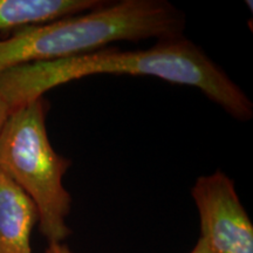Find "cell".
<instances>
[{
	"label": "cell",
	"instance_id": "8",
	"mask_svg": "<svg viewBox=\"0 0 253 253\" xmlns=\"http://www.w3.org/2000/svg\"><path fill=\"white\" fill-rule=\"evenodd\" d=\"M9 113H11V110H9L7 103L0 96V131H1L2 126H4L5 121L7 120Z\"/></svg>",
	"mask_w": 253,
	"mask_h": 253
},
{
	"label": "cell",
	"instance_id": "2",
	"mask_svg": "<svg viewBox=\"0 0 253 253\" xmlns=\"http://www.w3.org/2000/svg\"><path fill=\"white\" fill-rule=\"evenodd\" d=\"M185 15L166 0H122L84 13L20 28L0 40V74L34 62L81 55L118 41L183 37Z\"/></svg>",
	"mask_w": 253,
	"mask_h": 253
},
{
	"label": "cell",
	"instance_id": "5",
	"mask_svg": "<svg viewBox=\"0 0 253 253\" xmlns=\"http://www.w3.org/2000/svg\"><path fill=\"white\" fill-rule=\"evenodd\" d=\"M38 210L26 192L0 170V253H33Z\"/></svg>",
	"mask_w": 253,
	"mask_h": 253
},
{
	"label": "cell",
	"instance_id": "3",
	"mask_svg": "<svg viewBox=\"0 0 253 253\" xmlns=\"http://www.w3.org/2000/svg\"><path fill=\"white\" fill-rule=\"evenodd\" d=\"M45 118L42 97L9 113L0 131V170L36 204L39 230L48 243H62L71 235L66 218L72 197L62 181L72 163L53 149Z\"/></svg>",
	"mask_w": 253,
	"mask_h": 253
},
{
	"label": "cell",
	"instance_id": "6",
	"mask_svg": "<svg viewBox=\"0 0 253 253\" xmlns=\"http://www.w3.org/2000/svg\"><path fill=\"white\" fill-rule=\"evenodd\" d=\"M104 4L100 0H0V30L74 17Z\"/></svg>",
	"mask_w": 253,
	"mask_h": 253
},
{
	"label": "cell",
	"instance_id": "7",
	"mask_svg": "<svg viewBox=\"0 0 253 253\" xmlns=\"http://www.w3.org/2000/svg\"><path fill=\"white\" fill-rule=\"evenodd\" d=\"M45 253H73L72 250L63 243H48Z\"/></svg>",
	"mask_w": 253,
	"mask_h": 253
},
{
	"label": "cell",
	"instance_id": "4",
	"mask_svg": "<svg viewBox=\"0 0 253 253\" xmlns=\"http://www.w3.org/2000/svg\"><path fill=\"white\" fill-rule=\"evenodd\" d=\"M199 214L201 237L209 253H253V225L224 172L198 177L191 189Z\"/></svg>",
	"mask_w": 253,
	"mask_h": 253
},
{
	"label": "cell",
	"instance_id": "1",
	"mask_svg": "<svg viewBox=\"0 0 253 253\" xmlns=\"http://www.w3.org/2000/svg\"><path fill=\"white\" fill-rule=\"evenodd\" d=\"M95 74L142 75L197 88L232 118L248 121L253 104L201 47L185 38L158 40L148 49L101 48L71 58L34 62L0 74V96L11 112L67 82Z\"/></svg>",
	"mask_w": 253,
	"mask_h": 253
},
{
	"label": "cell",
	"instance_id": "9",
	"mask_svg": "<svg viewBox=\"0 0 253 253\" xmlns=\"http://www.w3.org/2000/svg\"><path fill=\"white\" fill-rule=\"evenodd\" d=\"M190 253H209L208 248H207V245H205L204 240L202 238H199L197 244L195 245V248L192 249V251Z\"/></svg>",
	"mask_w": 253,
	"mask_h": 253
}]
</instances>
